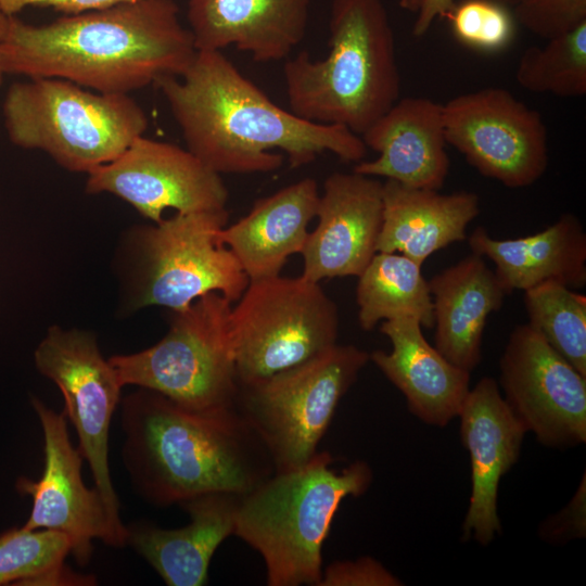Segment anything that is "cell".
Instances as JSON below:
<instances>
[{"instance_id": "1", "label": "cell", "mask_w": 586, "mask_h": 586, "mask_svg": "<svg viewBox=\"0 0 586 586\" xmlns=\"http://www.w3.org/2000/svg\"><path fill=\"white\" fill-rule=\"evenodd\" d=\"M181 129L187 149L221 174L270 173L288 156L292 168L330 152L342 162L367 155L360 136L341 125L305 120L277 105L218 50H200L181 76L154 82Z\"/></svg>"}, {"instance_id": "2", "label": "cell", "mask_w": 586, "mask_h": 586, "mask_svg": "<svg viewBox=\"0 0 586 586\" xmlns=\"http://www.w3.org/2000/svg\"><path fill=\"white\" fill-rule=\"evenodd\" d=\"M178 14L175 0H135L41 26L10 16L1 66L4 74L127 94L190 66L198 50Z\"/></svg>"}, {"instance_id": "3", "label": "cell", "mask_w": 586, "mask_h": 586, "mask_svg": "<svg viewBox=\"0 0 586 586\" xmlns=\"http://www.w3.org/2000/svg\"><path fill=\"white\" fill-rule=\"evenodd\" d=\"M120 424L125 469L156 507L212 492L242 495L276 471L235 407L194 410L138 387L120 402Z\"/></svg>"}, {"instance_id": "4", "label": "cell", "mask_w": 586, "mask_h": 586, "mask_svg": "<svg viewBox=\"0 0 586 586\" xmlns=\"http://www.w3.org/2000/svg\"><path fill=\"white\" fill-rule=\"evenodd\" d=\"M329 52L289 59L283 77L290 111L361 136L399 99L395 40L382 0H332Z\"/></svg>"}, {"instance_id": "5", "label": "cell", "mask_w": 586, "mask_h": 586, "mask_svg": "<svg viewBox=\"0 0 586 586\" xmlns=\"http://www.w3.org/2000/svg\"><path fill=\"white\" fill-rule=\"evenodd\" d=\"M329 451L277 471L240 495L233 535L256 550L269 586H317L322 546L343 499L362 495L372 470L362 460L342 470Z\"/></svg>"}, {"instance_id": "6", "label": "cell", "mask_w": 586, "mask_h": 586, "mask_svg": "<svg viewBox=\"0 0 586 586\" xmlns=\"http://www.w3.org/2000/svg\"><path fill=\"white\" fill-rule=\"evenodd\" d=\"M2 109L15 145L41 150L76 173L112 162L148 127L144 111L128 94L90 92L61 78L11 85Z\"/></svg>"}, {"instance_id": "7", "label": "cell", "mask_w": 586, "mask_h": 586, "mask_svg": "<svg viewBox=\"0 0 586 586\" xmlns=\"http://www.w3.org/2000/svg\"><path fill=\"white\" fill-rule=\"evenodd\" d=\"M232 303L217 292L173 311L154 345L109 358L122 386L135 385L194 410L234 407L239 391L230 333Z\"/></svg>"}, {"instance_id": "8", "label": "cell", "mask_w": 586, "mask_h": 586, "mask_svg": "<svg viewBox=\"0 0 586 586\" xmlns=\"http://www.w3.org/2000/svg\"><path fill=\"white\" fill-rule=\"evenodd\" d=\"M369 353L335 344L259 381L239 384L234 407L266 447L275 472L303 466L319 450L341 398Z\"/></svg>"}, {"instance_id": "9", "label": "cell", "mask_w": 586, "mask_h": 586, "mask_svg": "<svg viewBox=\"0 0 586 586\" xmlns=\"http://www.w3.org/2000/svg\"><path fill=\"white\" fill-rule=\"evenodd\" d=\"M230 311L239 384L300 365L334 346L339 310L319 282L302 275L250 281Z\"/></svg>"}, {"instance_id": "10", "label": "cell", "mask_w": 586, "mask_h": 586, "mask_svg": "<svg viewBox=\"0 0 586 586\" xmlns=\"http://www.w3.org/2000/svg\"><path fill=\"white\" fill-rule=\"evenodd\" d=\"M227 209L176 213L137 231V277L132 306L179 311L217 292L235 303L250 280L217 237Z\"/></svg>"}, {"instance_id": "11", "label": "cell", "mask_w": 586, "mask_h": 586, "mask_svg": "<svg viewBox=\"0 0 586 586\" xmlns=\"http://www.w3.org/2000/svg\"><path fill=\"white\" fill-rule=\"evenodd\" d=\"M38 372L52 381L64 400V415L74 425L78 449L88 462L107 512L110 547L127 545L119 500L109 464L111 421L120 402L122 384L93 333L60 326L48 328L34 352Z\"/></svg>"}, {"instance_id": "12", "label": "cell", "mask_w": 586, "mask_h": 586, "mask_svg": "<svg viewBox=\"0 0 586 586\" xmlns=\"http://www.w3.org/2000/svg\"><path fill=\"white\" fill-rule=\"evenodd\" d=\"M447 144L481 175L518 189L547 170L548 135L542 115L509 90L488 87L443 104Z\"/></svg>"}, {"instance_id": "13", "label": "cell", "mask_w": 586, "mask_h": 586, "mask_svg": "<svg viewBox=\"0 0 586 586\" xmlns=\"http://www.w3.org/2000/svg\"><path fill=\"white\" fill-rule=\"evenodd\" d=\"M500 384L507 405L539 443L571 447L586 442V377L528 323L509 336Z\"/></svg>"}, {"instance_id": "14", "label": "cell", "mask_w": 586, "mask_h": 586, "mask_svg": "<svg viewBox=\"0 0 586 586\" xmlns=\"http://www.w3.org/2000/svg\"><path fill=\"white\" fill-rule=\"evenodd\" d=\"M86 192L111 193L153 222L166 209L176 213L227 209L228 189L221 175L188 149L143 136L112 162L88 173Z\"/></svg>"}, {"instance_id": "15", "label": "cell", "mask_w": 586, "mask_h": 586, "mask_svg": "<svg viewBox=\"0 0 586 586\" xmlns=\"http://www.w3.org/2000/svg\"><path fill=\"white\" fill-rule=\"evenodd\" d=\"M31 406L43 434V471L38 481L20 476L15 487L29 496L33 507L22 525L26 530L47 528L65 534L71 553L79 566H86L93 553V540L110 545V527L104 501L94 487L82 480L84 458L69 438L67 418L38 397Z\"/></svg>"}, {"instance_id": "16", "label": "cell", "mask_w": 586, "mask_h": 586, "mask_svg": "<svg viewBox=\"0 0 586 586\" xmlns=\"http://www.w3.org/2000/svg\"><path fill=\"white\" fill-rule=\"evenodd\" d=\"M318 222L303 251L302 276L320 282L358 277L378 253L383 222V182L374 177L333 173L323 182Z\"/></svg>"}, {"instance_id": "17", "label": "cell", "mask_w": 586, "mask_h": 586, "mask_svg": "<svg viewBox=\"0 0 586 586\" xmlns=\"http://www.w3.org/2000/svg\"><path fill=\"white\" fill-rule=\"evenodd\" d=\"M460 436L471 461L472 491L463 538L489 544L501 532L497 512L499 481L518 461L525 433L497 382L482 378L462 404Z\"/></svg>"}, {"instance_id": "18", "label": "cell", "mask_w": 586, "mask_h": 586, "mask_svg": "<svg viewBox=\"0 0 586 586\" xmlns=\"http://www.w3.org/2000/svg\"><path fill=\"white\" fill-rule=\"evenodd\" d=\"M379 156L353 171L406 187L440 190L449 171L443 104L423 97L398 99L361 136Z\"/></svg>"}, {"instance_id": "19", "label": "cell", "mask_w": 586, "mask_h": 586, "mask_svg": "<svg viewBox=\"0 0 586 586\" xmlns=\"http://www.w3.org/2000/svg\"><path fill=\"white\" fill-rule=\"evenodd\" d=\"M311 0H189L187 18L194 46H234L255 62L289 58L304 39Z\"/></svg>"}, {"instance_id": "20", "label": "cell", "mask_w": 586, "mask_h": 586, "mask_svg": "<svg viewBox=\"0 0 586 586\" xmlns=\"http://www.w3.org/2000/svg\"><path fill=\"white\" fill-rule=\"evenodd\" d=\"M239 494L212 492L184 500L180 506L190 522L178 528L150 523L127 526L131 546L168 586L207 584L211 560L234 533Z\"/></svg>"}, {"instance_id": "21", "label": "cell", "mask_w": 586, "mask_h": 586, "mask_svg": "<svg viewBox=\"0 0 586 586\" xmlns=\"http://www.w3.org/2000/svg\"><path fill=\"white\" fill-rule=\"evenodd\" d=\"M380 331L390 340L392 351H374L369 360L404 394L408 409L435 426H445L458 417L470 391V372L432 346L415 318L385 320Z\"/></svg>"}, {"instance_id": "22", "label": "cell", "mask_w": 586, "mask_h": 586, "mask_svg": "<svg viewBox=\"0 0 586 586\" xmlns=\"http://www.w3.org/2000/svg\"><path fill=\"white\" fill-rule=\"evenodd\" d=\"M319 196L315 179H301L256 200L245 216L218 231V240L250 281L279 276L289 257L303 251Z\"/></svg>"}, {"instance_id": "23", "label": "cell", "mask_w": 586, "mask_h": 586, "mask_svg": "<svg viewBox=\"0 0 586 586\" xmlns=\"http://www.w3.org/2000/svg\"><path fill=\"white\" fill-rule=\"evenodd\" d=\"M468 244L472 253L494 263L507 294L546 282L570 289L586 284V233L573 214H563L545 230L518 239H493L477 227Z\"/></svg>"}, {"instance_id": "24", "label": "cell", "mask_w": 586, "mask_h": 586, "mask_svg": "<svg viewBox=\"0 0 586 586\" xmlns=\"http://www.w3.org/2000/svg\"><path fill=\"white\" fill-rule=\"evenodd\" d=\"M435 347L453 365L471 372L481 361L488 316L507 295L482 256L471 253L429 281Z\"/></svg>"}, {"instance_id": "25", "label": "cell", "mask_w": 586, "mask_h": 586, "mask_svg": "<svg viewBox=\"0 0 586 586\" xmlns=\"http://www.w3.org/2000/svg\"><path fill=\"white\" fill-rule=\"evenodd\" d=\"M479 214L480 199L473 192L442 194L386 179L378 252L399 253L422 266L433 253L464 241Z\"/></svg>"}, {"instance_id": "26", "label": "cell", "mask_w": 586, "mask_h": 586, "mask_svg": "<svg viewBox=\"0 0 586 586\" xmlns=\"http://www.w3.org/2000/svg\"><path fill=\"white\" fill-rule=\"evenodd\" d=\"M358 322L372 330L380 321L415 318L434 327L433 301L421 265L399 253L378 252L358 276Z\"/></svg>"}, {"instance_id": "27", "label": "cell", "mask_w": 586, "mask_h": 586, "mask_svg": "<svg viewBox=\"0 0 586 586\" xmlns=\"http://www.w3.org/2000/svg\"><path fill=\"white\" fill-rule=\"evenodd\" d=\"M71 542L61 532L13 527L0 535V586L79 585L81 574L65 559Z\"/></svg>"}, {"instance_id": "28", "label": "cell", "mask_w": 586, "mask_h": 586, "mask_svg": "<svg viewBox=\"0 0 586 586\" xmlns=\"http://www.w3.org/2000/svg\"><path fill=\"white\" fill-rule=\"evenodd\" d=\"M524 292L528 324L586 377L585 295L556 282H546Z\"/></svg>"}, {"instance_id": "29", "label": "cell", "mask_w": 586, "mask_h": 586, "mask_svg": "<svg viewBox=\"0 0 586 586\" xmlns=\"http://www.w3.org/2000/svg\"><path fill=\"white\" fill-rule=\"evenodd\" d=\"M515 79L531 92L565 98L586 94V22L548 39L544 47L527 48L519 60Z\"/></svg>"}, {"instance_id": "30", "label": "cell", "mask_w": 586, "mask_h": 586, "mask_svg": "<svg viewBox=\"0 0 586 586\" xmlns=\"http://www.w3.org/2000/svg\"><path fill=\"white\" fill-rule=\"evenodd\" d=\"M455 38L481 52H499L514 39L515 18L508 7L497 0H464L446 15Z\"/></svg>"}, {"instance_id": "31", "label": "cell", "mask_w": 586, "mask_h": 586, "mask_svg": "<svg viewBox=\"0 0 586 586\" xmlns=\"http://www.w3.org/2000/svg\"><path fill=\"white\" fill-rule=\"evenodd\" d=\"M513 16L546 39L566 34L586 22V0H517Z\"/></svg>"}, {"instance_id": "32", "label": "cell", "mask_w": 586, "mask_h": 586, "mask_svg": "<svg viewBox=\"0 0 586 586\" xmlns=\"http://www.w3.org/2000/svg\"><path fill=\"white\" fill-rule=\"evenodd\" d=\"M400 581L371 557L335 561L322 569L317 586H397Z\"/></svg>"}, {"instance_id": "33", "label": "cell", "mask_w": 586, "mask_h": 586, "mask_svg": "<svg viewBox=\"0 0 586 586\" xmlns=\"http://www.w3.org/2000/svg\"><path fill=\"white\" fill-rule=\"evenodd\" d=\"M129 1L135 0H0V9L8 16L27 7L52 8L65 15H77Z\"/></svg>"}, {"instance_id": "34", "label": "cell", "mask_w": 586, "mask_h": 586, "mask_svg": "<svg viewBox=\"0 0 586 586\" xmlns=\"http://www.w3.org/2000/svg\"><path fill=\"white\" fill-rule=\"evenodd\" d=\"M547 538L556 540L566 537H581L585 533V485L579 487L575 498L565 511L548 522L544 528Z\"/></svg>"}, {"instance_id": "35", "label": "cell", "mask_w": 586, "mask_h": 586, "mask_svg": "<svg viewBox=\"0 0 586 586\" xmlns=\"http://www.w3.org/2000/svg\"><path fill=\"white\" fill-rule=\"evenodd\" d=\"M454 5V0H421L412 27L413 36L421 37L425 35L434 20L437 17H446Z\"/></svg>"}, {"instance_id": "36", "label": "cell", "mask_w": 586, "mask_h": 586, "mask_svg": "<svg viewBox=\"0 0 586 586\" xmlns=\"http://www.w3.org/2000/svg\"><path fill=\"white\" fill-rule=\"evenodd\" d=\"M421 0H399V7L410 13H417Z\"/></svg>"}, {"instance_id": "37", "label": "cell", "mask_w": 586, "mask_h": 586, "mask_svg": "<svg viewBox=\"0 0 586 586\" xmlns=\"http://www.w3.org/2000/svg\"><path fill=\"white\" fill-rule=\"evenodd\" d=\"M10 22V16L4 14L2 10L0 9V42L3 40L8 26Z\"/></svg>"}, {"instance_id": "38", "label": "cell", "mask_w": 586, "mask_h": 586, "mask_svg": "<svg viewBox=\"0 0 586 586\" xmlns=\"http://www.w3.org/2000/svg\"><path fill=\"white\" fill-rule=\"evenodd\" d=\"M499 2H501L502 4L505 5H513L515 3L517 0H497Z\"/></svg>"}, {"instance_id": "39", "label": "cell", "mask_w": 586, "mask_h": 586, "mask_svg": "<svg viewBox=\"0 0 586 586\" xmlns=\"http://www.w3.org/2000/svg\"><path fill=\"white\" fill-rule=\"evenodd\" d=\"M3 75H5V74H4L3 69H2L1 62H0V85L2 82Z\"/></svg>"}]
</instances>
